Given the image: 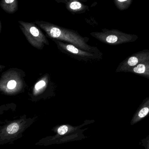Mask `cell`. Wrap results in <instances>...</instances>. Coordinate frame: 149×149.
Here are the masks:
<instances>
[{
  "label": "cell",
  "instance_id": "7c38bea8",
  "mask_svg": "<svg viewBox=\"0 0 149 149\" xmlns=\"http://www.w3.org/2000/svg\"><path fill=\"white\" fill-rule=\"evenodd\" d=\"M140 144L145 149H149V134L146 138L141 140Z\"/></svg>",
  "mask_w": 149,
  "mask_h": 149
},
{
  "label": "cell",
  "instance_id": "52a82bcc",
  "mask_svg": "<svg viewBox=\"0 0 149 149\" xmlns=\"http://www.w3.org/2000/svg\"><path fill=\"white\" fill-rule=\"evenodd\" d=\"M149 113V97L144 100L142 104L134 115L131 120L130 124L134 125L141 120L147 116Z\"/></svg>",
  "mask_w": 149,
  "mask_h": 149
},
{
  "label": "cell",
  "instance_id": "3957f363",
  "mask_svg": "<svg viewBox=\"0 0 149 149\" xmlns=\"http://www.w3.org/2000/svg\"><path fill=\"white\" fill-rule=\"evenodd\" d=\"M32 120L23 118L10 121L0 127V145L12 143L20 139L26 129L32 124Z\"/></svg>",
  "mask_w": 149,
  "mask_h": 149
},
{
  "label": "cell",
  "instance_id": "30bf717a",
  "mask_svg": "<svg viewBox=\"0 0 149 149\" xmlns=\"http://www.w3.org/2000/svg\"><path fill=\"white\" fill-rule=\"evenodd\" d=\"M128 72L138 74L149 79V62L140 64L129 70Z\"/></svg>",
  "mask_w": 149,
  "mask_h": 149
},
{
  "label": "cell",
  "instance_id": "ba28073f",
  "mask_svg": "<svg viewBox=\"0 0 149 149\" xmlns=\"http://www.w3.org/2000/svg\"><path fill=\"white\" fill-rule=\"evenodd\" d=\"M87 7L79 0H71L66 3V9L73 14L84 13L87 10Z\"/></svg>",
  "mask_w": 149,
  "mask_h": 149
},
{
  "label": "cell",
  "instance_id": "6da1fadb",
  "mask_svg": "<svg viewBox=\"0 0 149 149\" xmlns=\"http://www.w3.org/2000/svg\"><path fill=\"white\" fill-rule=\"evenodd\" d=\"M91 123V121H85V123L78 126H73L69 124L56 126L52 129V131L56 134L55 135L42 138L36 143V145L48 146L85 139L86 137L84 133L88 128L82 129L81 128Z\"/></svg>",
  "mask_w": 149,
  "mask_h": 149
},
{
  "label": "cell",
  "instance_id": "5b68a950",
  "mask_svg": "<svg viewBox=\"0 0 149 149\" xmlns=\"http://www.w3.org/2000/svg\"><path fill=\"white\" fill-rule=\"evenodd\" d=\"M92 35L103 42L111 45H118L134 42L138 38L137 36L134 35H129L114 31L95 32L92 33Z\"/></svg>",
  "mask_w": 149,
  "mask_h": 149
},
{
  "label": "cell",
  "instance_id": "9c48e42d",
  "mask_svg": "<svg viewBox=\"0 0 149 149\" xmlns=\"http://www.w3.org/2000/svg\"><path fill=\"white\" fill-rule=\"evenodd\" d=\"M0 5L5 12L9 14H13L18 10V1L1 0L0 2Z\"/></svg>",
  "mask_w": 149,
  "mask_h": 149
},
{
  "label": "cell",
  "instance_id": "8992f818",
  "mask_svg": "<svg viewBox=\"0 0 149 149\" xmlns=\"http://www.w3.org/2000/svg\"><path fill=\"white\" fill-rule=\"evenodd\" d=\"M147 62H149V50H143L133 54L122 62L117 67L116 72H128L138 65Z\"/></svg>",
  "mask_w": 149,
  "mask_h": 149
},
{
  "label": "cell",
  "instance_id": "2e32d148",
  "mask_svg": "<svg viewBox=\"0 0 149 149\" xmlns=\"http://www.w3.org/2000/svg\"><path fill=\"white\" fill-rule=\"evenodd\" d=\"M127 1H128V0H117V1L120 3L124 2Z\"/></svg>",
  "mask_w": 149,
  "mask_h": 149
},
{
  "label": "cell",
  "instance_id": "7a4b0ae2",
  "mask_svg": "<svg viewBox=\"0 0 149 149\" xmlns=\"http://www.w3.org/2000/svg\"><path fill=\"white\" fill-rule=\"evenodd\" d=\"M35 23L50 37L66 41L83 49L90 51V46L77 32L43 21H36Z\"/></svg>",
  "mask_w": 149,
  "mask_h": 149
},
{
  "label": "cell",
  "instance_id": "5bb4252c",
  "mask_svg": "<svg viewBox=\"0 0 149 149\" xmlns=\"http://www.w3.org/2000/svg\"><path fill=\"white\" fill-rule=\"evenodd\" d=\"M16 82L14 80H11L8 81L7 84V87L9 89H12L15 88L16 86Z\"/></svg>",
  "mask_w": 149,
  "mask_h": 149
},
{
  "label": "cell",
  "instance_id": "8fae6325",
  "mask_svg": "<svg viewBox=\"0 0 149 149\" xmlns=\"http://www.w3.org/2000/svg\"><path fill=\"white\" fill-rule=\"evenodd\" d=\"M63 47L65 49L67 50V51L77 55H80L82 56H92V55L90 53H87L83 51L80 50L78 48H76L74 45H72L62 44Z\"/></svg>",
  "mask_w": 149,
  "mask_h": 149
},
{
  "label": "cell",
  "instance_id": "4fadbf2b",
  "mask_svg": "<svg viewBox=\"0 0 149 149\" xmlns=\"http://www.w3.org/2000/svg\"><path fill=\"white\" fill-rule=\"evenodd\" d=\"M46 85L45 81L43 80H41L38 81L36 84L35 85V89L36 91H38V90L43 88Z\"/></svg>",
  "mask_w": 149,
  "mask_h": 149
},
{
  "label": "cell",
  "instance_id": "277c9868",
  "mask_svg": "<svg viewBox=\"0 0 149 149\" xmlns=\"http://www.w3.org/2000/svg\"><path fill=\"white\" fill-rule=\"evenodd\" d=\"M20 28L29 42L37 48L43 46V44H48V41L42 31L35 23L18 21Z\"/></svg>",
  "mask_w": 149,
  "mask_h": 149
},
{
  "label": "cell",
  "instance_id": "9a60e30c",
  "mask_svg": "<svg viewBox=\"0 0 149 149\" xmlns=\"http://www.w3.org/2000/svg\"><path fill=\"white\" fill-rule=\"evenodd\" d=\"M55 1L58 3H64L66 4L67 2H68L69 1H71V0H55Z\"/></svg>",
  "mask_w": 149,
  "mask_h": 149
}]
</instances>
